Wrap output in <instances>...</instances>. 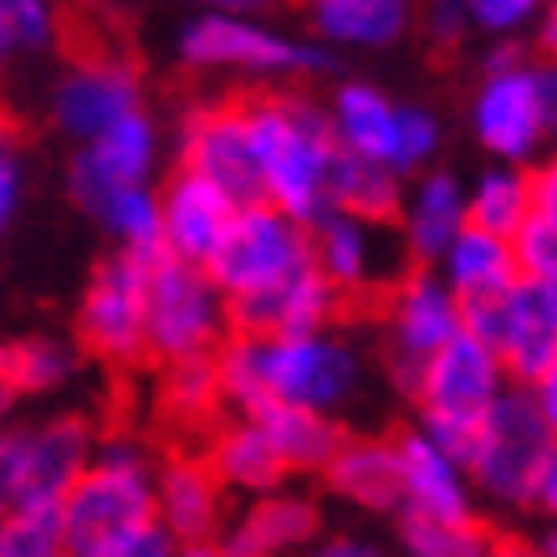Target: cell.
<instances>
[{
	"label": "cell",
	"instance_id": "cell-1",
	"mask_svg": "<svg viewBox=\"0 0 557 557\" xmlns=\"http://www.w3.org/2000/svg\"><path fill=\"white\" fill-rule=\"evenodd\" d=\"M240 102H246V128H251L267 200L312 225L322 210H333L327 180H333V159H338V134H333L327 108H318L292 87L246 92Z\"/></svg>",
	"mask_w": 557,
	"mask_h": 557
},
{
	"label": "cell",
	"instance_id": "cell-2",
	"mask_svg": "<svg viewBox=\"0 0 557 557\" xmlns=\"http://www.w3.org/2000/svg\"><path fill=\"white\" fill-rule=\"evenodd\" d=\"M159 517V460L138 435L98 440V456L62 502V522L77 557H102L134 527Z\"/></svg>",
	"mask_w": 557,
	"mask_h": 557
},
{
	"label": "cell",
	"instance_id": "cell-3",
	"mask_svg": "<svg viewBox=\"0 0 557 557\" xmlns=\"http://www.w3.org/2000/svg\"><path fill=\"white\" fill-rule=\"evenodd\" d=\"M507 388H511L507 358L496 354V343H486L481 333L466 327L424 363V384L414 394V424L466 460L481 420L496 409V399Z\"/></svg>",
	"mask_w": 557,
	"mask_h": 557
},
{
	"label": "cell",
	"instance_id": "cell-4",
	"mask_svg": "<svg viewBox=\"0 0 557 557\" xmlns=\"http://www.w3.org/2000/svg\"><path fill=\"white\" fill-rule=\"evenodd\" d=\"M180 62L195 72H240L251 83H307L333 72V51L327 41H292L251 16L200 11L180 32Z\"/></svg>",
	"mask_w": 557,
	"mask_h": 557
},
{
	"label": "cell",
	"instance_id": "cell-5",
	"mask_svg": "<svg viewBox=\"0 0 557 557\" xmlns=\"http://www.w3.org/2000/svg\"><path fill=\"white\" fill-rule=\"evenodd\" d=\"M236 333L231 297L195 261L159 251L149 261V369L180 358H215Z\"/></svg>",
	"mask_w": 557,
	"mask_h": 557
},
{
	"label": "cell",
	"instance_id": "cell-6",
	"mask_svg": "<svg viewBox=\"0 0 557 557\" xmlns=\"http://www.w3.org/2000/svg\"><path fill=\"white\" fill-rule=\"evenodd\" d=\"M553 445L557 435L542 414L537 394L527 384H511L471 440L466 466H471L475 491L496 507H532V491H537V475L553 456Z\"/></svg>",
	"mask_w": 557,
	"mask_h": 557
},
{
	"label": "cell",
	"instance_id": "cell-7",
	"mask_svg": "<svg viewBox=\"0 0 557 557\" xmlns=\"http://www.w3.org/2000/svg\"><path fill=\"white\" fill-rule=\"evenodd\" d=\"M379 322H384L388 343V373H394L399 394L414 405L424 384V363L456 333H466V302L440 276V267H405L394 276V287L379 297Z\"/></svg>",
	"mask_w": 557,
	"mask_h": 557
},
{
	"label": "cell",
	"instance_id": "cell-8",
	"mask_svg": "<svg viewBox=\"0 0 557 557\" xmlns=\"http://www.w3.org/2000/svg\"><path fill=\"white\" fill-rule=\"evenodd\" d=\"M149 261L113 251L92 267L77 302V348L119 373L149 363Z\"/></svg>",
	"mask_w": 557,
	"mask_h": 557
},
{
	"label": "cell",
	"instance_id": "cell-9",
	"mask_svg": "<svg viewBox=\"0 0 557 557\" xmlns=\"http://www.w3.org/2000/svg\"><path fill=\"white\" fill-rule=\"evenodd\" d=\"M98 440L83 414H57L41 424H16L0 440V496L16 507H62L77 475L92 466Z\"/></svg>",
	"mask_w": 557,
	"mask_h": 557
},
{
	"label": "cell",
	"instance_id": "cell-10",
	"mask_svg": "<svg viewBox=\"0 0 557 557\" xmlns=\"http://www.w3.org/2000/svg\"><path fill=\"white\" fill-rule=\"evenodd\" d=\"M302 267H312V225L287 215L282 205L271 200L240 205L231 231L220 236L215 256L205 261V271L215 276L231 302L276 287V282H287L292 271Z\"/></svg>",
	"mask_w": 557,
	"mask_h": 557
},
{
	"label": "cell",
	"instance_id": "cell-11",
	"mask_svg": "<svg viewBox=\"0 0 557 557\" xmlns=\"http://www.w3.org/2000/svg\"><path fill=\"white\" fill-rule=\"evenodd\" d=\"M261 379H267L271 405H302L338 414L358 388V354L333 333L261 338Z\"/></svg>",
	"mask_w": 557,
	"mask_h": 557
},
{
	"label": "cell",
	"instance_id": "cell-12",
	"mask_svg": "<svg viewBox=\"0 0 557 557\" xmlns=\"http://www.w3.org/2000/svg\"><path fill=\"white\" fill-rule=\"evenodd\" d=\"M471 134L496 164H537L553 149L532 62L507 72H481V87L471 98Z\"/></svg>",
	"mask_w": 557,
	"mask_h": 557
},
{
	"label": "cell",
	"instance_id": "cell-13",
	"mask_svg": "<svg viewBox=\"0 0 557 557\" xmlns=\"http://www.w3.org/2000/svg\"><path fill=\"white\" fill-rule=\"evenodd\" d=\"M180 164L200 170L205 180H215L225 195H236V205L267 200L240 98H215L189 108L185 123H180Z\"/></svg>",
	"mask_w": 557,
	"mask_h": 557
},
{
	"label": "cell",
	"instance_id": "cell-14",
	"mask_svg": "<svg viewBox=\"0 0 557 557\" xmlns=\"http://www.w3.org/2000/svg\"><path fill=\"white\" fill-rule=\"evenodd\" d=\"M153 164H159V128L138 108V113L119 119L113 128H102L98 138L77 144V153H72V164H67V189L87 215H98L119 189L149 185Z\"/></svg>",
	"mask_w": 557,
	"mask_h": 557
},
{
	"label": "cell",
	"instance_id": "cell-15",
	"mask_svg": "<svg viewBox=\"0 0 557 557\" xmlns=\"http://www.w3.org/2000/svg\"><path fill=\"white\" fill-rule=\"evenodd\" d=\"M144 83L138 72L123 62V57H77L57 87H51V123L72 138V144H87L98 138L102 128H113L119 119L144 108Z\"/></svg>",
	"mask_w": 557,
	"mask_h": 557
},
{
	"label": "cell",
	"instance_id": "cell-16",
	"mask_svg": "<svg viewBox=\"0 0 557 557\" xmlns=\"http://www.w3.org/2000/svg\"><path fill=\"white\" fill-rule=\"evenodd\" d=\"M348 312V297H343L322 267L292 271L287 282L256 292V297H240L231 302V318H236L240 333H261V338H302V333H327L333 322Z\"/></svg>",
	"mask_w": 557,
	"mask_h": 557
},
{
	"label": "cell",
	"instance_id": "cell-17",
	"mask_svg": "<svg viewBox=\"0 0 557 557\" xmlns=\"http://www.w3.org/2000/svg\"><path fill=\"white\" fill-rule=\"evenodd\" d=\"M159 200H164V251L180 261H195V267L215 256L220 236L231 231V220L240 210L236 195H225L215 180H205L189 164H174Z\"/></svg>",
	"mask_w": 557,
	"mask_h": 557
},
{
	"label": "cell",
	"instance_id": "cell-18",
	"mask_svg": "<svg viewBox=\"0 0 557 557\" xmlns=\"http://www.w3.org/2000/svg\"><path fill=\"white\" fill-rule=\"evenodd\" d=\"M399 460H405V511H424V517H450L466 522L475 517V481L471 466L445 450L435 435H424L420 424L399 430Z\"/></svg>",
	"mask_w": 557,
	"mask_h": 557
},
{
	"label": "cell",
	"instance_id": "cell-19",
	"mask_svg": "<svg viewBox=\"0 0 557 557\" xmlns=\"http://www.w3.org/2000/svg\"><path fill=\"white\" fill-rule=\"evenodd\" d=\"M225 496L220 475L210 471L200 445H174L159 460V522L180 542H200L225 532Z\"/></svg>",
	"mask_w": 557,
	"mask_h": 557
},
{
	"label": "cell",
	"instance_id": "cell-20",
	"mask_svg": "<svg viewBox=\"0 0 557 557\" xmlns=\"http://www.w3.org/2000/svg\"><path fill=\"white\" fill-rule=\"evenodd\" d=\"M471 225V189H460L456 174L424 170L409 180L405 215H399V246L414 267H440V256L456 246Z\"/></svg>",
	"mask_w": 557,
	"mask_h": 557
},
{
	"label": "cell",
	"instance_id": "cell-21",
	"mask_svg": "<svg viewBox=\"0 0 557 557\" xmlns=\"http://www.w3.org/2000/svg\"><path fill=\"white\" fill-rule=\"evenodd\" d=\"M322 537V517L312 496H297V491H267V496H251L246 511L220 532L225 553L231 557H287V553H307L312 542Z\"/></svg>",
	"mask_w": 557,
	"mask_h": 557
},
{
	"label": "cell",
	"instance_id": "cell-22",
	"mask_svg": "<svg viewBox=\"0 0 557 557\" xmlns=\"http://www.w3.org/2000/svg\"><path fill=\"white\" fill-rule=\"evenodd\" d=\"M322 486L338 502H354L363 511H405V460H399V440L394 435H348L338 456L327 460Z\"/></svg>",
	"mask_w": 557,
	"mask_h": 557
},
{
	"label": "cell",
	"instance_id": "cell-23",
	"mask_svg": "<svg viewBox=\"0 0 557 557\" xmlns=\"http://www.w3.org/2000/svg\"><path fill=\"white\" fill-rule=\"evenodd\" d=\"M496 354L507 358L511 384H537L557 358V287L522 276L507 292L502 327H496Z\"/></svg>",
	"mask_w": 557,
	"mask_h": 557
},
{
	"label": "cell",
	"instance_id": "cell-24",
	"mask_svg": "<svg viewBox=\"0 0 557 557\" xmlns=\"http://www.w3.org/2000/svg\"><path fill=\"white\" fill-rule=\"evenodd\" d=\"M205 460H210V471L220 475V486L231 491V496H267V491H282L287 486V460L276 456V445H271L267 424L251 420V414H225V420L200 440Z\"/></svg>",
	"mask_w": 557,
	"mask_h": 557
},
{
	"label": "cell",
	"instance_id": "cell-25",
	"mask_svg": "<svg viewBox=\"0 0 557 557\" xmlns=\"http://www.w3.org/2000/svg\"><path fill=\"white\" fill-rule=\"evenodd\" d=\"M225 394H220L215 358H180V363H153V420L185 445H200L225 420Z\"/></svg>",
	"mask_w": 557,
	"mask_h": 557
},
{
	"label": "cell",
	"instance_id": "cell-26",
	"mask_svg": "<svg viewBox=\"0 0 557 557\" xmlns=\"http://www.w3.org/2000/svg\"><path fill=\"white\" fill-rule=\"evenodd\" d=\"M327 119H333L338 149L363 153V159H379L388 170H399V153H405V102H394L384 87L338 83L333 98H327Z\"/></svg>",
	"mask_w": 557,
	"mask_h": 557
},
{
	"label": "cell",
	"instance_id": "cell-27",
	"mask_svg": "<svg viewBox=\"0 0 557 557\" xmlns=\"http://www.w3.org/2000/svg\"><path fill=\"white\" fill-rule=\"evenodd\" d=\"M379 231H388V225L358 220V215H348V210H338V205L312 220V261H318L322 276L348 297V307H354L358 297H369V292L373 297L388 292V282H379V271H373V240H379Z\"/></svg>",
	"mask_w": 557,
	"mask_h": 557
},
{
	"label": "cell",
	"instance_id": "cell-28",
	"mask_svg": "<svg viewBox=\"0 0 557 557\" xmlns=\"http://www.w3.org/2000/svg\"><path fill=\"white\" fill-rule=\"evenodd\" d=\"M440 276L456 287L460 302H475V297H502L522 282V267H517V240L496 236V231H481V225H466L456 236V246L440 256Z\"/></svg>",
	"mask_w": 557,
	"mask_h": 557
},
{
	"label": "cell",
	"instance_id": "cell-29",
	"mask_svg": "<svg viewBox=\"0 0 557 557\" xmlns=\"http://www.w3.org/2000/svg\"><path fill=\"white\" fill-rule=\"evenodd\" d=\"M307 21L327 47H394L414 21V0H307Z\"/></svg>",
	"mask_w": 557,
	"mask_h": 557
},
{
	"label": "cell",
	"instance_id": "cell-30",
	"mask_svg": "<svg viewBox=\"0 0 557 557\" xmlns=\"http://www.w3.org/2000/svg\"><path fill=\"white\" fill-rule=\"evenodd\" d=\"M251 420L267 424L271 445H276V456L287 460L292 475H322L327 460L338 456V445L348 440L338 414H322V409H302V405H267Z\"/></svg>",
	"mask_w": 557,
	"mask_h": 557
},
{
	"label": "cell",
	"instance_id": "cell-31",
	"mask_svg": "<svg viewBox=\"0 0 557 557\" xmlns=\"http://www.w3.org/2000/svg\"><path fill=\"white\" fill-rule=\"evenodd\" d=\"M327 195H333L338 210H348V215H358V220H373V225H399L409 185H405V174L388 170V164H379V159H363V153L338 149V159H333V180H327Z\"/></svg>",
	"mask_w": 557,
	"mask_h": 557
},
{
	"label": "cell",
	"instance_id": "cell-32",
	"mask_svg": "<svg viewBox=\"0 0 557 557\" xmlns=\"http://www.w3.org/2000/svg\"><path fill=\"white\" fill-rule=\"evenodd\" d=\"M72 369H77V348L47 338V333H26V338H11L0 354V388H5V399H41L67 384Z\"/></svg>",
	"mask_w": 557,
	"mask_h": 557
},
{
	"label": "cell",
	"instance_id": "cell-33",
	"mask_svg": "<svg viewBox=\"0 0 557 557\" xmlns=\"http://www.w3.org/2000/svg\"><path fill=\"white\" fill-rule=\"evenodd\" d=\"M532 170L527 164H491L486 174H475L471 185V225L496 231V236H517L532 220Z\"/></svg>",
	"mask_w": 557,
	"mask_h": 557
},
{
	"label": "cell",
	"instance_id": "cell-34",
	"mask_svg": "<svg viewBox=\"0 0 557 557\" xmlns=\"http://www.w3.org/2000/svg\"><path fill=\"white\" fill-rule=\"evenodd\" d=\"M399 547L405 557H491L496 553V532L466 517H424V511H399Z\"/></svg>",
	"mask_w": 557,
	"mask_h": 557
},
{
	"label": "cell",
	"instance_id": "cell-35",
	"mask_svg": "<svg viewBox=\"0 0 557 557\" xmlns=\"http://www.w3.org/2000/svg\"><path fill=\"white\" fill-rule=\"evenodd\" d=\"M92 220H102V231L119 240V251H134V256L164 251V200H159V189H149V185L119 189Z\"/></svg>",
	"mask_w": 557,
	"mask_h": 557
},
{
	"label": "cell",
	"instance_id": "cell-36",
	"mask_svg": "<svg viewBox=\"0 0 557 557\" xmlns=\"http://www.w3.org/2000/svg\"><path fill=\"white\" fill-rule=\"evenodd\" d=\"M215 369H220V394H225L231 414H261L271 405L267 379H261V338L256 333H240L236 327L231 338L220 343Z\"/></svg>",
	"mask_w": 557,
	"mask_h": 557
},
{
	"label": "cell",
	"instance_id": "cell-37",
	"mask_svg": "<svg viewBox=\"0 0 557 557\" xmlns=\"http://www.w3.org/2000/svg\"><path fill=\"white\" fill-rule=\"evenodd\" d=\"M0 557H72L62 507H16L0 522Z\"/></svg>",
	"mask_w": 557,
	"mask_h": 557
},
{
	"label": "cell",
	"instance_id": "cell-38",
	"mask_svg": "<svg viewBox=\"0 0 557 557\" xmlns=\"http://www.w3.org/2000/svg\"><path fill=\"white\" fill-rule=\"evenodd\" d=\"M62 36V16L51 0H0V47L11 57L51 51Z\"/></svg>",
	"mask_w": 557,
	"mask_h": 557
},
{
	"label": "cell",
	"instance_id": "cell-39",
	"mask_svg": "<svg viewBox=\"0 0 557 557\" xmlns=\"http://www.w3.org/2000/svg\"><path fill=\"white\" fill-rule=\"evenodd\" d=\"M511 240H517V267H522V276L557 287V220L532 210V220H527Z\"/></svg>",
	"mask_w": 557,
	"mask_h": 557
},
{
	"label": "cell",
	"instance_id": "cell-40",
	"mask_svg": "<svg viewBox=\"0 0 557 557\" xmlns=\"http://www.w3.org/2000/svg\"><path fill=\"white\" fill-rule=\"evenodd\" d=\"M542 5H547V0H466V11H471V21H475V32H491V36L522 32L527 21L542 16Z\"/></svg>",
	"mask_w": 557,
	"mask_h": 557
},
{
	"label": "cell",
	"instance_id": "cell-41",
	"mask_svg": "<svg viewBox=\"0 0 557 557\" xmlns=\"http://www.w3.org/2000/svg\"><path fill=\"white\" fill-rule=\"evenodd\" d=\"M471 26L475 21H471V11H466V0H430V11H424V36H430L440 51L460 47Z\"/></svg>",
	"mask_w": 557,
	"mask_h": 557
},
{
	"label": "cell",
	"instance_id": "cell-42",
	"mask_svg": "<svg viewBox=\"0 0 557 557\" xmlns=\"http://www.w3.org/2000/svg\"><path fill=\"white\" fill-rule=\"evenodd\" d=\"M174 553H180V537H174L170 527L153 517V522L134 527V532H128L123 542H113V547H108L102 557H174Z\"/></svg>",
	"mask_w": 557,
	"mask_h": 557
},
{
	"label": "cell",
	"instance_id": "cell-43",
	"mask_svg": "<svg viewBox=\"0 0 557 557\" xmlns=\"http://www.w3.org/2000/svg\"><path fill=\"white\" fill-rule=\"evenodd\" d=\"M527 170H532V205H537V215L557 220V149H547Z\"/></svg>",
	"mask_w": 557,
	"mask_h": 557
},
{
	"label": "cell",
	"instance_id": "cell-44",
	"mask_svg": "<svg viewBox=\"0 0 557 557\" xmlns=\"http://www.w3.org/2000/svg\"><path fill=\"white\" fill-rule=\"evenodd\" d=\"M21 195H26V170H21L16 149H5L0 153V220H5V225L16 220Z\"/></svg>",
	"mask_w": 557,
	"mask_h": 557
},
{
	"label": "cell",
	"instance_id": "cell-45",
	"mask_svg": "<svg viewBox=\"0 0 557 557\" xmlns=\"http://www.w3.org/2000/svg\"><path fill=\"white\" fill-rule=\"evenodd\" d=\"M302 557H384V553L363 537H318Z\"/></svg>",
	"mask_w": 557,
	"mask_h": 557
},
{
	"label": "cell",
	"instance_id": "cell-46",
	"mask_svg": "<svg viewBox=\"0 0 557 557\" xmlns=\"http://www.w3.org/2000/svg\"><path fill=\"white\" fill-rule=\"evenodd\" d=\"M532 72H537V92L547 108V128L557 138V57H532Z\"/></svg>",
	"mask_w": 557,
	"mask_h": 557
},
{
	"label": "cell",
	"instance_id": "cell-47",
	"mask_svg": "<svg viewBox=\"0 0 557 557\" xmlns=\"http://www.w3.org/2000/svg\"><path fill=\"white\" fill-rule=\"evenodd\" d=\"M532 511H542L547 522H557V445H553V456H547V466H542V475H537V491H532Z\"/></svg>",
	"mask_w": 557,
	"mask_h": 557
},
{
	"label": "cell",
	"instance_id": "cell-48",
	"mask_svg": "<svg viewBox=\"0 0 557 557\" xmlns=\"http://www.w3.org/2000/svg\"><path fill=\"white\" fill-rule=\"evenodd\" d=\"M491 557H547V547H542V537H517V532H496V553Z\"/></svg>",
	"mask_w": 557,
	"mask_h": 557
},
{
	"label": "cell",
	"instance_id": "cell-49",
	"mask_svg": "<svg viewBox=\"0 0 557 557\" xmlns=\"http://www.w3.org/2000/svg\"><path fill=\"white\" fill-rule=\"evenodd\" d=\"M522 62H532L517 41H496V47L486 51V62H481V72H507V67H522Z\"/></svg>",
	"mask_w": 557,
	"mask_h": 557
},
{
	"label": "cell",
	"instance_id": "cell-50",
	"mask_svg": "<svg viewBox=\"0 0 557 557\" xmlns=\"http://www.w3.org/2000/svg\"><path fill=\"white\" fill-rule=\"evenodd\" d=\"M532 394H537L542 414H547V424H553V435H557V358H553V369H547L537 384H532Z\"/></svg>",
	"mask_w": 557,
	"mask_h": 557
},
{
	"label": "cell",
	"instance_id": "cell-51",
	"mask_svg": "<svg viewBox=\"0 0 557 557\" xmlns=\"http://www.w3.org/2000/svg\"><path fill=\"white\" fill-rule=\"evenodd\" d=\"M537 57H557V0H547L537 16Z\"/></svg>",
	"mask_w": 557,
	"mask_h": 557
},
{
	"label": "cell",
	"instance_id": "cell-52",
	"mask_svg": "<svg viewBox=\"0 0 557 557\" xmlns=\"http://www.w3.org/2000/svg\"><path fill=\"white\" fill-rule=\"evenodd\" d=\"M189 5H200V11H220V16H256V11L271 5V0H189Z\"/></svg>",
	"mask_w": 557,
	"mask_h": 557
},
{
	"label": "cell",
	"instance_id": "cell-53",
	"mask_svg": "<svg viewBox=\"0 0 557 557\" xmlns=\"http://www.w3.org/2000/svg\"><path fill=\"white\" fill-rule=\"evenodd\" d=\"M174 557H231V553H225V542L220 537H200V542H180V553Z\"/></svg>",
	"mask_w": 557,
	"mask_h": 557
},
{
	"label": "cell",
	"instance_id": "cell-54",
	"mask_svg": "<svg viewBox=\"0 0 557 557\" xmlns=\"http://www.w3.org/2000/svg\"><path fill=\"white\" fill-rule=\"evenodd\" d=\"M542 547H547V557H557V522H547V532H542Z\"/></svg>",
	"mask_w": 557,
	"mask_h": 557
},
{
	"label": "cell",
	"instance_id": "cell-55",
	"mask_svg": "<svg viewBox=\"0 0 557 557\" xmlns=\"http://www.w3.org/2000/svg\"><path fill=\"white\" fill-rule=\"evenodd\" d=\"M72 557H77V553H72Z\"/></svg>",
	"mask_w": 557,
	"mask_h": 557
}]
</instances>
